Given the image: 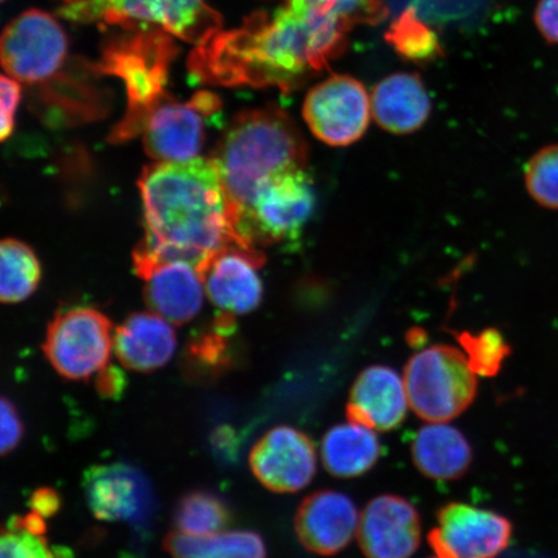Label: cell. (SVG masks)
I'll list each match as a JSON object with an SVG mask.
<instances>
[{
    "label": "cell",
    "mask_w": 558,
    "mask_h": 558,
    "mask_svg": "<svg viewBox=\"0 0 558 558\" xmlns=\"http://www.w3.org/2000/svg\"><path fill=\"white\" fill-rule=\"evenodd\" d=\"M410 408L407 387L393 368L368 366L355 378L347 403L348 422L376 432L399 428Z\"/></svg>",
    "instance_id": "ac0fdd59"
},
{
    "label": "cell",
    "mask_w": 558,
    "mask_h": 558,
    "mask_svg": "<svg viewBox=\"0 0 558 558\" xmlns=\"http://www.w3.org/2000/svg\"><path fill=\"white\" fill-rule=\"evenodd\" d=\"M316 208V190L306 167L271 178L257 192L239 222V234L251 247L296 240Z\"/></svg>",
    "instance_id": "52a82bcc"
},
{
    "label": "cell",
    "mask_w": 558,
    "mask_h": 558,
    "mask_svg": "<svg viewBox=\"0 0 558 558\" xmlns=\"http://www.w3.org/2000/svg\"><path fill=\"white\" fill-rule=\"evenodd\" d=\"M68 37L50 13L29 10L13 19L0 41L7 75L20 83L46 82L59 72L68 56Z\"/></svg>",
    "instance_id": "30bf717a"
},
{
    "label": "cell",
    "mask_w": 558,
    "mask_h": 558,
    "mask_svg": "<svg viewBox=\"0 0 558 558\" xmlns=\"http://www.w3.org/2000/svg\"><path fill=\"white\" fill-rule=\"evenodd\" d=\"M228 333L216 329L204 335L191 345L190 353L193 362L207 372L216 373L228 366Z\"/></svg>",
    "instance_id": "4dcf8cb0"
},
{
    "label": "cell",
    "mask_w": 558,
    "mask_h": 558,
    "mask_svg": "<svg viewBox=\"0 0 558 558\" xmlns=\"http://www.w3.org/2000/svg\"><path fill=\"white\" fill-rule=\"evenodd\" d=\"M144 32L104 53L101 70L120 76L130 102L128 116L114 131L116 142L140 134L145 114L166 95L167 65L173 52L170 35Z\"/></svg>",
    "instance_id": "8992f818"
},
{
    "label": "cell",
    "mask_w": 558,
    "mask_h": 558,
    "mask_svg": "<svg viewBox=\"0 0 558 558\" xmlns=\"http://www.w3.org/2000/svg\"><path fill=\"white\" fill-rule=\"evenodd\" d=\"M359 511L348 495L333 490L314 492L300 504L295 533L305 549L318 556L344 550L359 532Z\"/></svg>",
    "instance_id": "e0dca14e"
},
{
    "label": "cell",
    "mask_w": 558,
    "mask_h": 558,
    "mask_svg": "<svg viewBox=\"0 0 558 558\" xmlns=\"http://www.w3.org/2000/svg\"><path fill=\"white\" fill-rule=\"evenodd\" d=\"M21 83L10 75L0 80V100H2V116H0V138H9L15 129L16 111L21 101Z\"/></svg>",
    "instance_id": "1f68e13d"
},
{
    "label": "cell",
    "mask_w": 558,
    "mask_h": 558,
    "mask_svg": "<svg viewBox=\"0 0 558 558\" xmlns=\"http://www.w3.org/2000/svg\"><path fill=\"white\" fill-rule=\"evenodd\" d=\"M0 300L5 304L24 302L37 290L41 268L37 255L24 242L4 240L0 244Z\"/></svg>",
    "instance_id": "d4e9b609"
},
{
    "label": "cell",
    "mask_w": 558,
    "mask_h": 558,
    "mask_svg": "<svg viewBox=\"0 0 558 558\" xmlns=\"http://www.w3.org/2000/svg\"><path fill=\"white\" fill-rule=\"evenodd\" d=\"M389 32V39L404 58L421 61L432 58L437 52L435 34L416 20L413 12L404 13Z\"/></svg>",
    "instance_id": "f1b7e54d"
},
{
    "label": "cell",
    "mask_w": 558,
    "mask_h": 558,
    "mask_svg": "<svg viewBox=\"0 0 558 558\" xmlns=\"http://www.w3.org/2000/svg\"><path fill=\"white\" fill-rule=\"evenodd\" d=\"M60 15L74 23L155 26L171 37L201 45L221 31L222 21L206 0H70Z\"/></svg>",
    "instance_id": "277c9868"
},
{
    "label": "cell",
    "mask_w": 558,
    "mask_h": 558,
    "mask_svg": "<svg viewBox=\"0 0 558 558\" xmlns=\"http://www.w3.org/2000/svg\"><path fill=\"white\" fill-rule=\"evenodd\" d=\"M386 15L379 0H286L198 45L190 70L208 85L290 90L338 58L354 26Z\"/></svg>",
    "instance_id": "6da1fadb"
},
{
    "label": "cell",
    "mask_w": 558,
    "mask_h": 558,
    "mask_svg": "<svg viewBox=\"0 0 558 558\" xmlns=\"http://www.w3.org/2000/svg\"><path fill=\"white\" fill-rule=\"evenodd\" d=\"M114 333L105 314L75 306L56 314L48 326L44 352L62 378L87 380L109 365Z\"/></svg>",
    "instance_id": "ba28073f"
},
{
    "label": "cell",
    "mask_w": 558,
    "mask_h": 558,
    "mask_svg": "<svg viewBox=\"0 0 558 558\" xmlns=\"http://www.w3.org/2000/svg\"><path fill=\"white\" fill-rule=\"evenodd\" d=\"M24 435V425L21 422V417L19 414L15 404H13L10 400H2V453L7 456V453L11 452L13 449L17 448V445L23 438Z\"/></svg>",
    "instance_id": "d6a6232c"
},
{
    "label": "cell",
    "mask_w": 558,
    "mask_h": 558,
    "mask_svg": "<svg viewBox=\"0 0 558 558\" xmlns=\"http://www.w3.org/2000/svg\"><path fill=\"white\" fill-rule=\"evenodd\" d=\"M411 457L423 476L438 481L464 477L473 462L469 439L459 429L442 423H432L416 432Z\"/></svg>",
    "instance_id": "7402d4cb"
},
{
    "label": "cell",
    "mask_w": 558,
    "mask_h": 558,
    "mask_svg": "<svg viewBox=\"0 0 558 558\" xmlns=\"http://www.w3.org/2000/svg\"><path fill=\"white\" fill-rule=\"evenodd\" d=\"M83 485L96 519L144 527L155 515V492L135 466L123 463L93 466Z\"/></svg>",
    "instance_id": "4fadbf2b"
},
{
    "label": "cell",
    "mask_w": 558,
    "mask_h": 558,
    "mask_svg": "<svg viewBox=\"0 0 558 558\" xmlns=\"http://www.w3.org/2000/svg\"><path fill=\"white\" fill-rule=\"evenodd\" d=\"M165 548L173 558H268L262 536L248 530L209 536L173 532L167 535Z\"/></svg>",
    "instance_id": "cb8c5ba5"
},
{
    "label": "cell",
    "mask_w": 558,
    "mask_h": 558,
    "mask_svg": "<svg viewBox=\"0 0 558 558\" xmlns=\"http://www.w3.org/2000/svg\"><path fill=\"white\" fill-rule=\"evenodd\" d=\"M125 388V376L120 368L108 365L96 378V389L105 399H120Z\"/></svg>",
    "instance_id": "e575fe53"
},
{
    "label": "cell",
    "mask_w": 558,
    "mask_h": 558,
    "mask_svg": "<svg viewBox=\"0 0 558 558\" xmlns=\"http://www.w3.org/2000/svg\"><path fill=\"white\" fill-rule=\"evenodd\" d=\"M372 99L351 75H331L306 95L303 117L319 142L348 146L365 135L372 118Z\"/></svg>",
    "instance_id": "8fae6325"
},
{
    "label": "cell",
    "mask_w": 558,
    "mask_h": 558,
    "mask_svg": "<svg viewBox=\"0 0 558 558\" xmlns=\"http://www.w3.org/2000/svg\"><path fill=\"white\" fill-rule=\"evenodd\" d=\"M411 410L429 423L462 415L477 396V375L464 352L451 345H432L408 361L403 373Z\"/></svg>",
    "instance_id": "5b68a950"
},
{
    "label": "cell",
    "mask_w": 558,
    "mask_h": 558,
    "mask_svg": "<svg viewBox=\"0 0 558 558\" xmlns=\"http://www.w3.org/2000/svg\"><path fill=\"white\" fill-rule=\"evenodd\" d=\"M172 324L155 312L131 314L114 332V352L132 372L151 373L163 367L177 351Z\"/></svg>",
    "instance_id": "ffe728a7"
},
{
    "label": "cell",
    "mask_w": 558,
    "mask_h": 558,
    "mask_svg": "<svg viewBox=\"0 0 558 558\" xmlns=\"http://www.w3.org/2000/svg\"><path fill=\"white\" fill-rule=\"evenodd\" d=\"M60 506V495L50 487L38 488L31 498L32 512L41 515L44 519L52 518L59 511Z\"/></svg>",
    "instance_id": "d590c367"
},
{
    "label": "cell",
    "mask_w": 558,
    "mask_h": 558,
    "mask_svg": "<svg viewBox=\"0 0 558 558\" xmlns=\"http://www.w3.org/2000/svg\"><path fill=\"white\" fill-rule=\"evenodd\" d=\"M430 110L429 95L417 74H390L373 89L374 120L389 134H413L428 121Z\"/></svg>",
    "instance_id": "44dd1931"
},
{
    "label": "cell",
    "mask_w": 558,
    "mask_h": 558,
    "mask_svg": "<svg viewBox=\"0 0 558 558\" xmlns=\"http://www.w3.org/2000/svg\"><path fill=\"white\" fill-rule=\"evenodd\" d=\"M145 235L134 253L144 278L160 264L186 262L204 274L220 251L244 243L236 230L218 167L213 158L156 162L138 179Z\"/></svg>",
    "instance_id": "7a4b0ae2"
},
{
    "label": "cell",
    "mask_w": 558,
    "mask_h": 558,
    "mask_svg": "<svg viewBox=\"0 0 558 558\" xmlns=\"http://www.w3.org/2000/svg\"><path fill=\"white\" fill-rule=\"evenodd\" d=\"M436 518L428 543L437 558H495L512 539L511 521L490 509L451 501Z\"/></svg>",
    "instance_id": "7c38bea8"
},
{
    "label": "cell",
    "mask_w": 558,
    "mask_h": 558,
    "mask_svg": "<svg viewBox=\"0 0 558 558\" xmlns=\"http://www.w3.org/2000/svg\"><path fill=\"white\" fill-rule=\"evenodd\" d=\"M211 158L239 230L242 216L265 183L279 172L306 167L308 146L286 111L265 107L235 116Z\"/></svg>",
    "instance_id": "3957f363"
},
{
    "label": "cell",
    "mask_w": 558,
    "mask_h": 558,
    "mask_svg": "<svg viewBox=\"0 0 558 558\" xmlns=\"http://www.w3.org/2000/svg\"><path fill=\"white\" fill-rule=\"evenodd\" d=\"M265 262L259 248L233 244L214 257L204 270L206 295L221 313L242 316L260 305L263 283L257 269Z\"/></svg>",
    "instance_id": "2e32d148"
},
{
    "label": "cell",
    "mask_w": 558,
    "mask_h": 558,
    "mask_svg": "<svg viewBox=\"0 0 558 558\" xmlns=\"http://www.w3.org/2000/svg\"><path fill=\"white\" fill-rule=\"evenodd\" d=\"M381 452L376 430L352 422L333 425L320 444L325 470L338 478L364 476L378 463Z\"/></svg>",
    "instance_id": "603a6c76"
},
{
    "label": "cell",
    "mask_w": 558,
    "mask_h": 558,
    "mask_svg": "<svg viewBox=\"0 0 558 558\" xmlns=\"http://www.w3.org/2000/svg\"><path fill=\"white\" fill-rule=\"evenodd\" d=\"M0 558H54L44 535L33 534L10 521L0 539Z\"/></svg>",
    "instance_id": "f546056e"
},
{
    "label": "cell",
    "mask_w": 558,
    "mask_h": 558,
    "mask_svg": "<svg viewBox=\"0 0 558 558\" xmlns=\"http://www.w3.org/2000/svg\"><path fill=\"white\" fill-rule=\"evenodd\" d=\"M146 305L172 325H184L197 316L204 304V276L186 262L158 265L144 278Z\"/></svg>",
    "instance_id": "d6986e66"
},
{
    "label": "cell",
    "mask_w": 558,
    "mask_h": 558,
    "mask_svg": "<svg viewBox=\"0 0 558 558\" xmlns=\"http://www.w3.org/2000/svg\"><path fill=\"white\" fill-rule=\"evenodd\" d=\"M525 185L536 204L558 209V144L544 146L530 158Z\"/></svg>",
    "instance_id": "83f0119b"
},
{
    "label": "cell",
    "mask_w": 558,
    "mask_h": 558,
    "mask_svg": "<svg viewBox=\"0 0 558 558\" xmlns=\"http://www.w3.org/2000/svg\"><path fill=\"white\" fill-rule=\"evenodd\" d=\"M177 532L193 536H209L227 532L232 514L226 501L205 490L186 494L180 499L173 515Z\"/></svg>",
    "instance_id": "484cf974"
},
{
    "label": "cell",
    "mask_w": 558,
    "mask_h": 558,
    "mask_svg": "<svg viewBox=\"0 0 558 558\" xmlns=\"http://www.w3.org/2000/svg\"><path fill=\"white\" fill-rule=\"evenodd\" d=\"M428 558H437V557L435 556V557H428Z\"/></svg>",
    "instance_id": "8d00e7d4"
},
{
    "label": "cell",
    "mask_w": 558,
    "mask_h": 558,
    "mask_svg": "<svg viewBox=\"0 0 558 558\" xmlns=\"http://www.w3.org/2000/svg\"><path fill=\"white\" fill-rule=\"evenodd\" d=\"M535 24L544 39L558 45V0H539L535 10Z\"/></svg>",
    "instance_id": "836d02e7"
},
{
    "label": "cell",
    "mask_w": 558,
    "mask_h": 558,
    "mask_svg": "<svg viewBox=\"0 0 558 558\" xmlns=\"http://www.w3.org/2000/svg\"><path fill=\"white\" fill-rule=\"evenodd\" d=\"M457 339L473 373L486 378L497 375L512 352L504 335L495 329H486L480 333L460 332L457 333Z\"/></svg>",
    "instance_id": "4316f807"
},
{
    "label": "cell",
    "mask_w": 558,
    "mask_h": 558,
    "mask_svg": "<svg viewBox=\"0 0 558 558\" xmlns=\"http://www.w3.org/2000/svg\"><path fill=\"white\" fill-rule=\"evenodd\" d=\"M2 2H5V0H2Z\"/></svg>",
    "instance_id": "74e56055"
},
{
    "label": "cell",
    "mask_w": 558,
    "mask_h": 558,
    "mask_svg": "<svg viewBox=\"0 0 558 558\" xmlns=\"http://www.w3.org/2000/svg\"><path fill=\"white\" fill-rule=\"evenodd\" d=\"M250 469L268 490L292 494L308 486L317 472V450L304 432L278 425L250 452Z\"/></svg>",
    "instance_id": "5bb4252c"
},
{
    "label": "cell",
    "mask_w": 558,
    "mask_h": 558,
    "mask_svg": "<svg viewBox=\"0 0 558 558\" xmlns=\"http://www.w3.org/2000/svg\"><path fill=\"white\" fill-rule=\"evenodd\" d=\"M218 96L198 93L180 102L165 95L145 114L140 134L144 148L156 162H184L198 158L206 140L207 118L220 110Z\"/></svg>",
    "instance_id": "9c48e42d"
},
{
    "label": "cell",
    "mask_w": 558,
    "mask_h": 558,
    "mask_svg": "<svg viewBox=\"0 0 558 558\" xmlns=\"http://www.w3.org/2000/svg\"><path fill=\"white\" fill-rule=\"evenodd\" d=\"M357 539L366 558H411L421 547V514L400 495H379L361 513Z\"/></svg>",
    "instance_id": "9a60e30c"
}]
</instances>
